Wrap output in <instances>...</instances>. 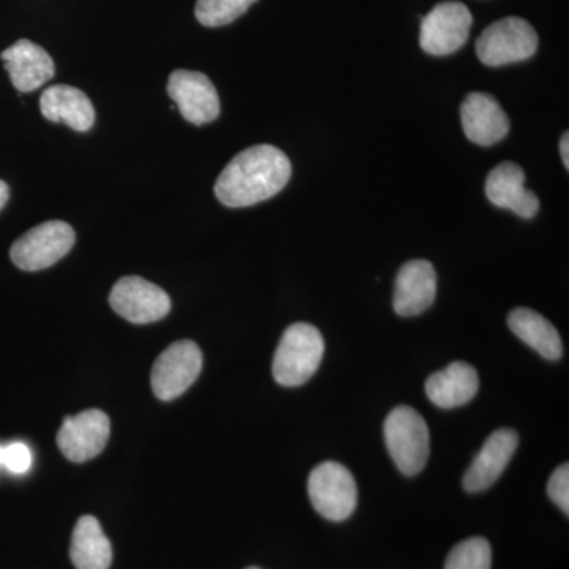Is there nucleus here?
Wrapping results in <instances>:
<instances>
[{
	"mask_svg": "<svg viewBox=\"0 0 569 569\" xmlns=\"http://www.w3.org/2000/svg\"><path fill=\"white\" fill-rule=\"evenodd\" d=\"M460 121L468 140L482 148L503 140L511 127L496 97L485 92L468 93L460 107Z\"/></svg>",
	"mask_w": 569,
	"mask_h": 569,
	"instance_id": "f8f14e48",
	"label": "nucleus"
},
{
	"mask_svg": "<svg viewBox=\"0 0 569 569\" xmlns=\"http://www.w3.org/2000/svg\"><path fill=\"white\" fill-rule=\"evenodd\" d=\"M247 569H260V568H247Z\"/></svg>",
	"mask_w": 569,
	"mask_h": 569,
	"instance_id": "cd10ccee",
	"label": "nucleus"
},
{
	"mask_svg": "<svg viewBox=\"0 0 569 569\" xmlns=\"http://www.w3.org/2000/svg\"><path fill=\"white\" fill-rule=\"evenodd\" d=\"M11 84L20 92H32L54 78V61L31 40H18L0 54Z\"/></svg>",
	"mask_w": 569,
	"mask_h": 569,
	"instance_id": "dca6fc26",
	"label": "nucleus"
},
{
	"mask_svg": "<svg viewBox=\"0 0 569 569\" xmlns=\"http://www.w3.org/2000/svg\"><path fill=\"white\" fill-rule=\"evenodd\" d=\"M486 197L493 206L509 209L520 219H533L539 212V198L526 189V171L515 162L497 164L486 179Z\"/></svg>",
	"mask_w": 569,
	"mask_h": 569,
	"instance_id": "ddd939ff",
	"label": "nucleus"
},
{
	"mask_svg": "<svg viewBox=\"0 0 569 569\" xmlns=\"http://www.w3.org/2000/svg\"><path fill=\"white\" fill-rule=\"evenodd\" d=\"M519 436L511 429H498L485 441L463 477V489L477 493L496 485L518 449Z\"/></svg>",
	"mask_w": 569,
	"mask_h": 569,
	"instance_id": "4468645a",
	"label": "nucleus"
},
{
	"mask_svg": "<svg viewBox=\"0 0 569 569\" xmlns=\"http://www.w3.org/2000/svg\"><path fill=\"white\" fill-rule=\"evenodd\" d=\"M385 440L396 467L403 475L421 473L430 455V436L425 418L415 408L399 406L388 415Z\"/></svg>",
	"mask_w": 569,
	"mask_h": 569,
	"instance_id": "7ed1b4c3",
	"label": "nucleus"
},
{
	"mask_svg": "<svg viewBox=\"0 0 569 569\" xmlns=\"http://www.w3.org/2000/svg\"><path fill=\"white\" fill-rule=\"evenodd\" d=\"M10 198V189L7 182L0 181V211L6 208L7 201Z\"/></svg>",
	"mask_w": 569,
	"mask_h": 569,
	"instance_id": "a878e982",
	"label": "nucleus"
},
{
	"mask_svg": "<svg viewBox=\"0 0 569 569\" xmlns=\"http://www.w3.org/2000/svg\"><path fill=\"white\" fill-rule=\"evenodd\" d=\"M203 369V353L192 340H179L157 358L152 367V391L160 400L182 396Z\"/></svg>",
	"mask_w": 569,
	"mask_h": 569,
	"instance_id": "0eeeda50",
	"label": "nucleus"
},
{
	"mask_svg": "<svg viewBox=\"0 0 569 569\" xmlns=\"http://www.w3.org/2000/svg\"><path fill=\"white\" fill-rule=\"evenodd\" d=\"M478 389L477 369L462 361L452 362L426 381V395L430 402L445 410L466 406L478 395Z\"/></svg>",
	"mask_w": 569,
	"mask_h": 569,
	"instance_id": "a211bd4d",
	"label": "nucleus"
},
{
	"mask_svg": "<svg viewBox=\"0 0 569 569\" xmlns=\"http://www.w3.org/2000/svg\"><path fill=\"white\" fill-rule=\"evenodd\" d=\"M560 156L565 168L569 170V133L565 132L560 140Z\"/></svg>",
	"mask_w": 569,
	"mask_h": 569,
	"instance_id": "393cba45",
	"label": "nucleus"
},
{
	"mask_svg": "<svg viewBox=\"0 0 569 569\" xmlns=\"http://www.w3.org/2000/svg\"><path fill=\"white\" fill-rule=\"evenodd\" d=\"M2 466L9 468L11 473L22 475L32 466V452L24 443H11L3 448Z\"/></svg>",
	"mask_w": 569,
	"mask_h": 569,
	"instance_id": "b1692460",
	"label": "nucleus"
},
{
	"mask_svg": "<svg viewBox=\"0 0 569 569\" xmlns=\"http://www.w3.org/2000/svg\"><path fill=\"white\" fill-rule=\"evenodd\" d=\"M110 418L100 410H86L63 419L58 432V447L71 462H88L107 448Z\"/></svg>",
	"mask_w": 569,
	"mask_h": 569,
	"instance_id": "9b49d317",
	"label": "nucleus"
},
{
	"mask_svg": "<svg viewBox=\"0 0 569 569\" xmlns=\"http://www.w3.org/2000/svg\"><path fill=\"white\" fill-rule=\"evenodd\" d=\"M291 178L287 153L271 144L244 149L217 178L216 197L228 208H247L282 192Z\"/></svg>",
	"mask_w": 569,
	"mask_h": 569,
	"instance_id": "f257e3e1",
	"label": "nucleus"
},
{
	"mask_svg": "<svg viewBox=\"0 0 569 569\" xmlns=\"http://www.w3.org/2000/svg\"><path fill=\"white\" fill-rule=\"evenodd\" d=\"M437 296V272L427 260L402 266L396 279L395 310L400 317H417L432 307Z\"/></svg>",
	"mask_w": 569,
	"mask_h": 569,
	"instance_id": "2eb2a0df",
	"label": "nucleus"
},
{
	"mask_svg": "<svg viewBox=\"0 0 569 569\" xmlns=\"http://www.w3.org/2000/svg\"><path fill=\"white\" fill-rule=\"evenodd\" d=\"M538 33L529 21L503 18L488 26L477 40L479 61L488 67L529 61L538 51Z\"/></svg>",
	"mask_w": 569,
	"mask_h": 569,
	"instance_id": "20e7f679",
	"label": "nucleus"
},
{
	"mask_svg": "<svg viewBox=\"0 0 569 569\" xmlns=\"http://www.w3.org/2000/svg\"><path fill=\"white\" fill-rule=\"evenodd\" d=\"M77 234L69 223L50 220L37 224L14 241L10 258L22 271H41L61 261L73 249Z\"/></svg>",
	"mask_w": 569,
	"mask_h": 569,
	"instance_id": "39448f33",
	"label": "nucleus"
},
{
	"mask_svg": "<svg viewBox=\"0 0 569 569\" xmlns=\"http://www.w3.org/2000/svg\"><path fill=\"white\" fill-rule=\"evenodd\" d=\"M471 24L473 17L466 3H438L422 18L419 44L430 56L452 54L467 43Z\"/></svg>",
	"mask_w": 569,
	"mask_h": 569,
	"instance_id": "6e6552de",
	"label": "nucleus"
},
{
	"mask_svg": "<svg viewBox=\"0 0 569 569\" xmlns=\"http://www.w3.org/2000/svg\"><path fill=\"white\" fill-rule=\"evenodd\" d=\"M325 355V339L316 326L291 325L277 347L272 373L277 383L287 388L307 383L320 367Z\"/></svg>",
	"mask_w": 569,
	"mask_h": 569,
	"instance_id": "f03ea898",
	"label": "nucleus"
},
{
	"mask_svg": "<svg viewBox=\"0 0 569 569\" xmlns=\"http://www.w3.org/2000/svg\"><path fill=\"white\" fill-rule=\"evenodd\" d=\"M167 89L182 118L193 126H204L219 118V93L200 71L174 70Z\"/></svg>",
	"mask_w": 569,
	"mask_h": 569,
	"instance_id": "9d476101",
	"label": "nucleus"
},
{
	"mask_svg": "<svg viewBox=\"0 0 569 569\" xmlns=\"http://www.w3.org/2000/svg\"><path fill=\"white\" fill-rule=\"evenodd\" d=\"M110 305L118 316L134 325L162 320L171 310L170 296L141 277H122L112 287Z\"/></svg>",
	"mask_w": 569,
	"mask_h": 569,
	"instance_id": "1a4fd4ad",
	"label": "nucleus"
},
{
	"mask_svg": "<svg viewBox=\"0 0 569 569\" xmlns=\"http://www.w3.org/2000/svg\"><path fill=\"white\" fill-rule=\"evenodd\" d=\"M492 549L488 539L468 538L449 552L445 569H490Z\"/></svg>",
	"mask_w": 569,
	"mask_h": 569,
	"instance_id": "4be33fe9",
	"label": "nucleus"
},
{
	"mask_svg": "<svg viewBox=\"0 0 569 569\" xmlns=\"http://www.w3.org/2000/svg\"><path fill=\"white\" fill-rule=\"evenodd\" d=\"M548 496L553 503L569 515V466L563 463L553 471L548 482Z\"/></svg>",
	"mask_w": 569,
	"mask_h": 569,
	"instance_id": "5701e85b",
	"label": "nucleus"
},
{
	"mask_svg": "<svg viewBox=\"0 0 569 569\" xmlns=\"http://www.w3.org/2000/svg\"><path fill=\"white\" fill-rule=\"evenodd\" d=\"M70 557L77 569H110L111 542L92 516H82L74 526Z\"/></svg>",
	"mask_w": 569,
	"mask_h": 569,
	"instance_id": "aec40b11",
	"label": "nucleus"
},
{
	"mask_svg": "<svg viewBox=\"0 0 569 569\" xmlns=\"http://www.w3.org/2000/svg\"><path fill=\"white\" fill-rule=\"evenodd\" d=\"M508 326L523 343L533 348L542 358L559 361L563 355L559 331L541 313L518 307L508 316Z\"/></svg>",
	"mask_w": 569,
	"mask_h": 569,
	"instance_id": "6ab92c4d",
	"label": "nucleus"
},
{
	"mask_svg": "<svg viewBox=\"0 0 569 569\" xmlns=\"http://www.w3.org/2000/svg\"><path fill=\"white\" fill-rule=\"evenodd\" d=\"M41 114L51 122H62L77 132H88L96 123V110L89 97L73 86L56 84L40 97Z\"/></svg>",
	"mask_w": 569,
	"mask_h": 569,
	"instance_id": "f3484780",
	"label": "nucleus"
},
{
	"mask_svg": "<svg viewBox=\"0 0 569 569\" xmlns=\"http://www.w3.org/2000/svg\"><path fill=\"white\" fill-rule=\"evenodd\" d=\"M307 489L318 515L335 522L350 518L358 505L353 475L342 463L332 460L313 468Z\"/></svg>",
	"mask_w": 569,
	"mask_h": 569,
	"instance_id": "423d86ee",
	"label": "nucleus"
},
{
	"mask_svg": "<svg viewBox=\"0 0 569 569\" xmlns=\"http://www.w3.org/2000/svg\"><path fill=\"white\" fill-rule=\"evenodd\" d=\"M3 460V448H0V466H2Z\"/></svg>",
	"mask_w": 569,
	"mask_h": 569,
	"instance_id": "bb28decb",
	"label": "nucleus"
},
{
	"mask_svg": "<svg viewBox=\"0 0 569 569\" xmlns=\"http://www.w3.org/2000/svg\"><path fill=\"white\" fill-rule=\"evenodd\" d=\"M257 0H198L194 17L206 28H222L241 18Z\"/></svg>",
	"mask_w": 569,
	"mask_h": 569,
	"instance_id": "412c9836",
	"label": "nucleus"
}]
</instances>
